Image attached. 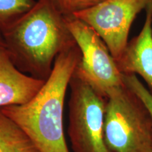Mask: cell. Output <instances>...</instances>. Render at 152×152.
I'll return each mask as SVG.
<instances>
[{
  "instance_id": "1",
  "label": "cell",
  "mask_w": 152,
  "mask_h": 152,
  "mask_svg": "<svg viewBox=\"0 0 152 152\" xmlns=\"http://www.w3.org/2000/svg\"><path fill=\"white\" fill-rule=\"evenodd\" d=\"M1 34L17 68L42 80L50 75L56 56L76 45L66 16L54 0L36 1Z\"/></svg>"
},
{
  "instance_id": "2",
  "label": "cell",
  "mask_w": 152,
  "mask_h": 152,
  "mask_svg": "<svg viewBox=\"0 0 152 152\" xmlns=\"http://www.w3.org/2000/svg\"><path fill=\"white\" fill-rule=\"evenodd\" d=\"M80 58L77 45L66 49L56 56L50 75L31 100L0 109L23 130L40 152H70L64 130V101Z\"/></svg>"
},
{
  "instance_id": "3",
  "label": "cell",
  "mask_w": 152,
  "mask_h": 152,
  "mask_svg": "<svg viewBox=\"0 0 152 152\" xmlns=\"http://www.w3.org/2000/svg\"><path fill=\"white\" fill-rule=\"evenodd\" d=\"M104 140L109 152H152V118L125 84L106 97Z\"/></svg>"
},
{
  "instance_id": "4",
  "label": "cell",
  "mask_w": 152,
  "mask_h": 152,
  "mask_svg": "<svg viewBox=\"0 0 152 152\" xmlns=\"http://www.w3.org/2000/svg\"><path fill=\"white\" fill-rule=\"evenodd\" d=\"M68 134L73 152H109L104 140L106 98L73 74Z\"/></svg>"
},
{
  "instance_id": "5",
  "label": "cell",
  "mask_w": 152,
  "mask_h": 152,
  "mask_svg": "<svg viewBox=\"0 0 152 152\" xmlns=\"http://www.w3.org/2000/svg\"><path fill=\"white\" fill-rule=\"evenodd\" d=\"M68 29L81 53L74 74L107 97L116 87L123 86V74L103 39L90 26L73 16H66Z\"/></svg>"
},
{
  "instance_id": "6",
  "label": "cell",
  "mask_w": 152,
  "mask_h": 152,
  "mask_svg": "<svg viewBox=\"0 0 152 152\" xmlns=\"http://www.w3.org/2000/svg\"><path fill=\"white\" fill-rule=\"evenodd\" d=\"M151 5L152 0H104L73 16L97 33L116 61L128 45L134 19Z\"/></svg>"
},
{
  "instance_id": "7",
  "label": "cell",
  "mask_w": 152,
  "mask_h": 152,
  "mask_svg": "<svg viewBox=\"0 0 152 152\" xmlns=\"http://www.w3.org/2000/svg\"><path fill=\"white\" fill-rule=\"evenodd\" d=\"M45 80L24 73L15 65L7 49L0 47V109L28 103Z\"/></svg>"
},
{
  "instance_id": "8",
  "label": "cell",
  "mask_w": 152,
  "mask_h": 152,
  "mask_svg": "<svg viewBox=\"0 0 152 152\" xmlns=\"http://www.w3.org/2000/svg\"><path fill=\"white\" fill-rule=\"evenodd\" d=\"M145 11L142 30L128 41L115 62L121 73L140 75L152 91V5Z\"/></svg>"
},
{
  "instance_id": "9",
  "label": "cell",
  "mask_w": 152,
  "mask_h": 152,
  "mask_svg": "<svg viewBox=\"0 0 152 152\" xmlns=\"http://www.w3.org/2000/svg\"><path fill=\"white\" fill-rule=\"evenodd\" d=\"M0 152H40L23 130L1 110Z\"/></svg>"
},
{
  "instance_id": "10",
  "label": "cell",
  "mask_w": 152,
  "mask_h": 152,
  "mask_svg": "<svg viewBox=\"0 0 152 152\" xmlns=\"http://www.w3.org/2000/svg\"><path fill=\"white\" fill-rule=\"evenodd\" d=\"M35 0H0V32L33 7Z\"/></svg>"
},
{
  "instance_id": "11",
  "label": "cell",
  "mask_w": 152,
  "mask_h": 152,
  "mask_svg": "<svg viewBox=\"0 0 152 152\" xmlns=\"http://www.w3.org/2000/svg\"><path fill=\"white\" fill-rule=\"evenodd\" d=\"M123 80L124 84L142 101L152 118V93L142 84L137 75L123 74Z\"/></svg>"
},
{
  "instance_id": "12",
  "label": "cell",
  "mask_w": 152,
  "mask_h": 152,
  "mask_svg": "<svg viewBox=\"0 0 152 152\" xmlns=\"http://www.w3.org/2000/svg\"><path fill=\"white\" fill-rule=\"evenodd\" d=\"M57 7L66 16H73L74 14L90 8L104 0H54Z\"/></svg>"
},
{
  "instance_id": "13",
  "label": "cell",
  "mask_w": 152,
  "mask_h": 152,
  "mask_svg": "<svg viewBox=\"0 0 152 152\" xmlns=\"http://www.w3.org/2000/svg\"><path fill=\"white\" fill-rule=\"evenodd\" d=\"M4 47V41L2 36H1V32H0V47Z\"/></svg>"
}]
</instances>
